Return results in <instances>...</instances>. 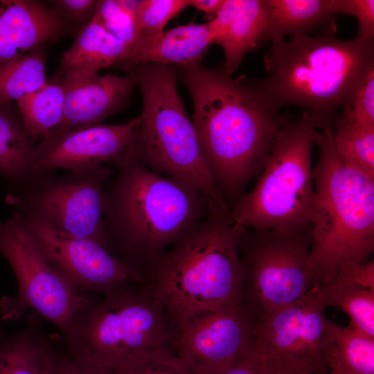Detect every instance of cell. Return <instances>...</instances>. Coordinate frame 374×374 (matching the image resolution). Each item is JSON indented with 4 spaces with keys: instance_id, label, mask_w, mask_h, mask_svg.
Here are the masks:
<instances>
[{
    "instance_id": "1",
    "label": "cell",
    "mask_w": 374,
    "mask_h": 374,
    "mask_svg": "<svg viewBox=\"0 0 374 374\" xmlns=\"http://www.w3.org/2000/svg\"><path fill=\"white\" fill-rule=\"evenodd\" d=\"M193 104V124L215 186L230 209L258 177L288 120L222 69L177 66Z\"/></svg>"
},
{
    "instance_id": "2",
    "label": "cell",
    "mask_w": 374,
    "mask_h": 374,
    "mask_svg": "<svg viewBox=\"0 0 374 374\" xmlns=\"http://www.w3.org/2000/svg\"><path fill=\"white\" fill-rule=\"evenodd\" d=\"M115 165L105 192V239L110 252L145 281L164 253L204 220L209 206L190 186L148 169L132 141Z\"/></svg>"
},
{
    "instance_id": "3",
    "label": "cell",
    "mask_w": 374,
    "mask_h": 374,
    "mask_svg": "<svg viewBox=\"0 0 374 374\" xmlns=\"http://www.w3.org/2000/svg\"><path fill=\"white\" fill-rule=\"evenodd\" d=\"M229 212L208 208L204 220L164 253L145 280L177 335L202 313L242 307L241 229Z\"/></svg>"
},
{
    "instance_id": "4",
    "label": "cell",
    "mask_w": 374,
    "mask_h": 374,
    "mask_svg": "<svg viewBox=\"0 0 374 374\" xmlns=\"http://www.w3.org/2000/svg\"><path fill=\"white\" fill-rule=\"evenodd\" d=\"M274 41L265 55L267 75L249 84L269 108L296 106L332 126L366 73L374 66L373 39L341 40L332 34Z\"/></svg>"
},
{
    "instance_id": "5",
    "label": "cell",
    "mask_w": 374,
    "mask_h": 374,
    "mask_svg": "<svg viewBox=\"0 0 374 374\" xmlns=\"http://www.w3.org/2000/svg\"><path fill=\"white\" fill-rule=\"evenodd\" d=\"M314 143L309 268L314 285L324 286L343 265L362 263L374 251V177L339 157L332 126L317 130Z\"/></svg>"
},
{
    "instance_id": "6",
    "label": "cell",
    "mask_w": 374,
    "mask_h": 374,
    "mask_svg": "<svg viewBox=\"0 0 374 374\" xmlns=\"http://www.w3.org/2000/svg\"><path fill=\"white\" fill-rule=\"evenodd\" d=\"M126 71L134 75L142 96V112L132 141L136 157L154 172L195 188L210 207L230 211L214 185L179 96L176 67L146 63Z\"/></svg>"
},
{
    "instance_id": "7",
    "label": "cell",
    "mask_w": 374,
    "mask_h": 374,
    "mask_svg": "<svg viewBox=\"0 0 374 374\" xmlns=\"http://www.w3.org/2000/svg\"><path fill=\"white\" fill-rule=\"evenodd\" d=\"M103 295L100 300L90 301L64 335L72 355L118 369L151 353L175 352L177 332L143 284L122 286Z\"/></svg>"
},
{
    "instance_id": "8",
    "label": "cell",
    "mask_w": 374,
    "mask_h": 374,
    "mask_svg": "<svg viewBox=\"0 0 374 374\" xmlns=\"http://www.w3.org/2000/svg\"><path fill=\"white\" fill-rule=\"evenodd\" d=\"M323 127L316 116L303 112L278 130L254 188L230 209L239 229H285L311 226L314 197L312 148Z\"/></svg>"
},
{
    "instance_id": "9",
    "label": "cell",
    "mask_w": 374,
    "mask_h": 374,
    "mask_svg": "<svg viewBox=\"0 0 374 374\" xmlns=\"http://www.w3.org/2000/svg\"><path fill=\"white\" fill-rule=\"evenodd\" d=\"M312 226L241 229L242 308L256 321L303 296L313 286L309 268Z\"/></svg>"
},
{
    "instance_id": "10",
    "label": "cell",
    "mask_w": 374,
    "mask_h": 374,
    "mask_svg": "<svg viewBox=\"0 0 374 374\" xmlns=\"http://www.w3.org/2000/svg\"><path fill=\"white\" fill-rule=\"evenodd\" d=\"M0 255L17 282L16 295L0 300L1 319L15 321L33 310L64 335L91 299L81 295L51 265L13 214L0 220Z\"/></svg>"
},
{
    "instance_id": "11",
    "label": "cell",
    "mask_w": 374,
    "mask_h": 374,
    "mask_svg": "<svg viewBox=\"0 0 374 374\" xmlns=\"http://www.w3.org/2000/svg\"><path fill=\"white\" fill-rule=\"evenodd\" d=\"M112 174L105 164L69 171L60 177L47 172L8 193L6 203L15 213L31 216L68 235L96 241L109 251L103 208L105 188Z\"/></svg>"
},
{
    "instance_id": "12",
    "label": "cell",
    "mask_w": 374,
    "mask_h": 374,
    "mask_svg": "<svg viewBox=\"0 0 374 374\" xmlns=\"http://www.w3.org/2000/svg\"><path fill=\"white\" fill-rule=\"evenodd\" d=\"M321 286L255 323L253 348L265 357L328 373V355L337 325L325 315Z\"/></svg>"
},
{
    "instance_id": "13",
    "label": "cell",
    "mask_w": 374,
    "mask_h": 374,
    "mask_svg": "<svg viewBox=\"0 0 374 374\" xmlns=\"http://www.w3.org/2000/svg\"><path fill=\"white\" fill-rule=\"evenodd\" d=\"M51 265L75 289L106 294L144 284L143 276L98 242L74 237L31 216L14 212Z\"/></svg>"
},
{
    "instance_id": "14",
    "label": "cell",
    "mask_w": 374,
    "mask_h": 374,
    "mask_svg": "<svg viewBox=\"0 0 374 374\" xmlns=\"http://www.w3.org/2000/svg\"><path fill=\"white\" fill-rule=\"evenodd\" d=\"M255 323L242 307L202 313L179 331L175 354L190 374H220L252 347Z\"/></svg>"
},
{
    "instance_id": "15",
    "label": "cell",
    "mask_w": 374,
    "mask_h": 374,
    "mask_svg": "<svg viewBox=\"0 0 374 374\" xmlns=\"http://www.w3.org/2000/svg\"><path fill=\"white\" fill-rule=\"evenodd\" d=\"M139 116L123 124H98L52 132L37 145L34 171H76L99 164H116L132 141Z\"/></svg>"
},
{
    "instance_id": "16",
    "label": "cell",
    "mask_w": 374,
    "mask_h": 374,
    "mask_svg": "<svg viewBox=\"0 0 374 374\" xmlns=\"http://www.w3.org/2000/svg\"><path fill=\"white\" fill-rule=\"evenodd\" d=\"M64 92V116L52 132H64L100 124L123 107L136 81L126 76L99 73H67L53 78Z\"/></svg>"
},
{
    "instance_id": "17",
    "label": "cell",
    "mask_w": 374,
    "mask_h": 374,
    "mask_svg": "<svg viewBox=\"0 0 374 374\" xmlns=\"http://www.w3.org/2000/svg\"><path fill=\"white\" fill-rule=\"evenodd\" d=\"M71 29L46 3L0 0V68L30 51L47 47Z\"/></svg>"
},
{
    "instance_id": "18",
    "label": "cell",
    "mask_w": 374,
    "mask_h": 374,
    "mask_svg": "<svg viewBox=\"0 0 374 374\" xmlns=\"http://www.w3.org/2000/svg\"><path fill=\"white\" fill-rule=\"evenodd\" d=\"M207 24L211 44H217L223 50L222 69L229 75L247 53L270 41L267 0H224L217 15Z\"/></svg>"
},
{
    "instance_id": "19",
    "label": "cell",
    "mask_w": 374,
    "mask_h": 374,
    "mask_svg": "<svg viewBox=\"0 0 374 374\" xmlns=\"http://www.w3.org/2000/svg\"><path fill=\"white\" fill-rule=\"evenodd\" d=\"M211 40L207 23L191 21L154 35L140 38L118 64L125 70L134 65L154 63L184 66L200 63Z\"/></svg>"
},
{
    "instance_id": "20",
    "label": "cell",
    "mask_w": 374,
    "mask_h": 374,
    "mask_svg": "<svg viewBox=\"0 0 374 374\" xmlns=\"http://www.w3.org/2000/svg\"><path fill=\"white\" fill-rule=\"evenodd\" d=\"M41 318L33 312L24 329L0 338V374H57L55 337L44 334Z\"/></svg>"
},
{
    "instance_id": "21",
    "label": "cell",
    "mask_w": 374,
    "mask_h": 374,
    "mask_svg": "<svg viewBox=\"0 0 374 374\" xmlns=\"http://www.w3.org/2000/svg\"><path fill=\"white\" fill-rule=\"evenodd\" d=\"M129 51L128 45L92 17L63 53L56 74L98 73L105 68L120 64Z\"/></svg>"
},
{
    "instance_id": "22",
    "label": "cell",
    "mask_w": 374,
    "mask_h": 374,
    "mask_svg": "<svg viewBox=\"0 0 374 374\" xmlns=\"http://www.w3.org/2000/svg\"><path fill=\"white\" fill-rule=\"evenodd\" d=\"M36 149L17 107L0 103V176L16 188L33 182L40 176L34 171Z\"/></svg>"
},
{
    "instance_id": "23",
    "label": "cell",
    "mask_w": 374,
    "mask_h": 374,
    "mask_svg": "<svg viewBox=\"0 0 374 374\" xmlns=\"http://www.w3.org/2000/svg\"><path fill=\"white\" fill-rule=\"evenodd\" d=\"M270 10L271 42L321 29L323 34L336 31L332 0H267Z\"/></svg>"
},
{
    "instance_id": "24",
    "label": "cell",
    "mask_w": 374,
    "mask_h": 374,
    "mask_svg": "<svg viewBox=\"0 0 374 374\" xmlns=\"http://www.w3.org/2000/svg\"><path fill=\"white\" fill-rule=\"evenodd\" d=\"M25 132L35 142L46 138L61 123L64 92L61 84L51 78L39 89L16 101Z\"/></svg>"
},
{
    "instance_id": "25",
    "label": "cell",
    "mask_w": 374,
    "mask_h": 374,
    "mask_svg": "<svg viewBox=\"0 0 374 374\" xmlns=\"http://www.w3.org/2000/svg\"><path fill=\"white\" fill-rule=\"evenodd\" d=\"M328 368L344 374H374V337L350 326H337Z\"/></svg>"
},
{
    "instance_id": "26",
    "label": "cell",
    "mask_w": 374,
    "mask_h": 374,
    "mask_svg": "<svg viewBox=\"0 0 374 374\" xmlns=\"http://www.w3.org/2000/svg\"><path fill=\"white\" fill-rule=\"evenodd\" d=\"M46 47L30 51L0 68V103H12L45 85Z\"/></svg>"
},
{
    "instance_id": "27",
    "label": "cell",
    "mask_w": 374,
    "mask_h": 374,
    "mask_svg": "<svg viewBox=\"0 0 374 374\" xmlns=\"http://www.w3.org/2000/svg\"><path fill=\"white\" fill-rule=\"evenodd\" d=\"M333 139L336 151L346 163L374 177V126L339 117L335 121Z\"/></svg>"
},
{
    "instance_id": "28",
    "label": "cell",
    "mask_w": 374,
    "mask_h": 374,
    "mask_svg": "<svg viewBox=\"0 0 374 374\" xmlns=\"http://www.w3.org/2000/svg\"><path fill=\"white\" fill-rule=\"evenodd\" d=\"M326 306H336L350 318L353 328L374 337V290L328 284L321 286Z\"/></svg>"
},
{
    "instance_id": "29",
    "label": "cell",
    "mask_w": 374,
    "mask_h": 374,
    "mask_svg": "<svg viewBox=\"0 0 374 374\" xmlns=\"http://www.w3.org/2000/svg\"><path fill=\"white\" fill-rule=\"evenodd\" d=\"M135 0H100L93 18L130 48L139 39Z\"/></svg>"
},
{
    "instance_id": "30",
    "label": "cell",
    "mask_w": 374,
    "mask_h": 374,
    "mask_svg": "<svg viewBox=\"0 0 374 374\" xmlns=\"http://www.w3.org/2000/svg\"><path fill=\"white\" fill-rule=\"evenodd\" d=\"M188 6V0L138 1L136 21L139 39L162 32L169 21Z\"/></svg>"
},
{
    "instance_id": "31",
    "label": "cell",
    "mask_w": 374,
    "mask_h": 374,
    "mask_svg": "<svg viewBox=\"0 0 374 374\" xmlns=\"http://www.w3.org/2000/svg\"><path fill=\"white\" fill-rule=\"evenodd\" d=\"M340 117L364 125L374 126V66L371 67L345 100Z\"/></svg>"
},
{
    "instance_id": "32",
    "label": "cell",
    "mask_w": 374,
    "mask_h": 374,
    "mask_svg": "<svg viewBox=\"0 0 374 374\" xmlns=\"http://www.w3.org/2000/svg\"><path fill=\"white\" fill-rule=\"evenodd\" d=\"M108 369L109 374H190L175 353L170 350L147 354L124 368Z\"/></svg>"
},
{
    "instance_id": "33",
    "label": "cell",
    "mask_w": 374,
    "mask_h": 374,
    "mask_svg": "<svg viewBox=\"0 0 374 374\" xmlns=\"http://www.w3.org/2000/svg\"><path fill=\"white\" fill-rule=\"evenodd\" d=\"M332 8L335 14L352 15L357 19L358 33L355 38L373 39L374 0H332Z\"/></svg>"
},
{
    "instance_id": "34",
    "label": "cell",
    "mask_w": 374,
    "mask_h": 374,
    "mask_svg": "<svg viewBox=\"0 0 374 374\" xmlns=\"http://www.w3.org/2000/svg\"><path fill=\"white\" fill-rule=\"evenodd\" d=\"M46 2L71 27L76 25L80 30L91 20L98 1L53 0Z\"/></svg>"
},
{
    "instance_id": "35",
    "label": "cell",
    "mask_w": 374,
    "mask_h": 374,
    "mask_svg": "<svg viewBox=\"0 0 374 374\" xmlns=\"http://www.w3.org/2000/svg\"><path fill=\"white\" fill-rule=\"evenodd\" d=\"M328 284L374 290V260L372 258L362 263L348 262L343 265Z\"/></svg>"
},
{
    "instance_id": "36",
    "label": "cell",
    "mask_w": 374,
    "mask_h": 374,
    "mask_svg": "<svg viewBox=\"0 0 374 374\" xmlns=\"http://www.w3.org/2000/svg\"><path fill=\"white\" fill-rule=\"evenodd\" d=\"M57 353V374H109V369L100 364L72 355Z\"/></svg>"
},
{
    "instance_id": "37",
    "label": "cell",
    "mask_w": 374,
    "mask_h": 374,
    "mask_svg": "<svg viewBox=\"0 0 374 374\" xmlns=\"http://www.w3.org/2000/svg\"><path fill=\"white\" fill-rule=\"evenodd\" d=\"M220 374H269L262 355L251 347L229 369Z\"/></svg>"
},
{
    "instance_id": "38",
    "label": "cell",
    "mask_w": 374,
    "mask_h": 374,
    "mask_svg": "<svg viewBox=\"0 0 374 374\" xmlns=\"http://www.w3.org/2000/svg\"><path fill=\"white\" fill-rule=\"evenodd\" d=\"M262 357L265 359L269 374H321L305 366L276 357L263 355Z\"/></svg>"
},
{
    "instance_id": "39",
    "label": "cell",
    "mask_w": 374,
    "mask_h": 374,
    "mask_svg": "<svg viewBox=\"0 0 374 374\" xmlns=\"http://www.w3.org/2000/svg\"><path fill=\"white\" fill-rule=\"evenodd\" d=\"M224 0H188V6L203 12L213 19L222 8Z\"/></svg>"
},
{
    "instance_id": "40",
    "label": "cell",
    "mask_w": 374,
    "mask_h": 374,
    "mask_svg": "<svg viewBox=\"0 0 374 374\" xmlns=\"http://www.w3.org/2000/svg\"><path fill=\"white\" fill-rule=\"evenodd\" d=\"M326 374H344V373H339V372H337V371L328 370V373Z\"/></svg>"
}]
</instances>
